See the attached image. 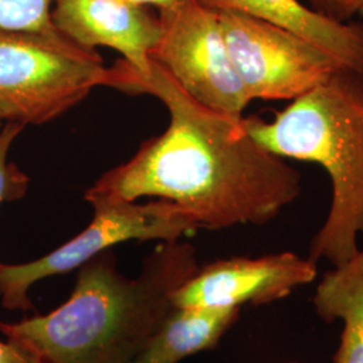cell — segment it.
Masks as SVG:
<instances>
[{
  "instance_id": "277c9868",
  "label": "cell",
  "mask_w": 363,
  "mask_h": 363,
  "mask_svg": "<svg viewBox=\"0 0 363 363\" xmlns=\"http://www.w3.org/2000/svg\"><path fill=\"white\" fill-rule=\"evenodd\" d=\"M108 67L96 50L62 37L0 31V120L42 125L105 86Z\"/></svg>"
},
{
  "instance_id": "30bf717a",
  "label": "cell",
  "mask_w": 363,
  "mask_h": 363,
  "mask_svg": "<svg viewBox=\"0 0 363 363\" xmlns=\"http://www.w3.org/2000/svg\"><path fill=\"white\" fill-rule=\"evenodd\" d=\"M213 11L244 13L318 46L345 70L363 76V25L337 22L298 0H195Z\"/></svg>"
},
{
  "instance_id": "8fae6325",
  "label": "cell",
  "mask_w": 363,
  "mask_h": 363,
  "mask_svg": "<svg viewBox=\"0 0 363 363\" xmlns=\"http://www.w3.org/2000/svg\"><path fill=\"white\" fill-rule=\"evenodd\" d=\"M240 313L241 308L174 307L130 363H179L211 350Z\"/></svg>"
},
{
  "instance_id": "7c38bea8",
  "label": "cell",
  "mask_w": 363,
  "mask_h": 363,
  "mask_svg": "<svg viewBox=\"0 0 363 363\" xmlns=\"http://www.w3.org/2000/svg\"><path fill=\"white\" fill-rule=\"evenodd\" d=\"M312 303L325 323L343 325L334 363H363V247L323 274Z\"/></svg>"
},
{
  "instance_id": "ba28073f",
  "label": "cell",
  "mask_w": 363,
  "mask_h": 363,
  "mask_svg": "<svg viewBox=\"0 0 363 363\" xmlns=\"http://www.w3.org/2000/svg\"><path fill=\"white\" fill-rule=\"evenodd\" d=\"M316 276L318 262L294 252L217 259L199 267L174 294V307L241 308L244 304H271L311 284Z\"/></svg>"
},
{
  "instance_id": "7a4b0ae2",
  "label": "cell",
  "mask_w": 363,
  "mask_h": 363,
  "mask_svg": "<svg viewBox=\"0 0 363 363\" xmlns=\"http://www.w3.org/2000/svg\"><path fill=\"white\" fill-rule=\"evenodd\" d=\"M199 269L195 249L162 241L135 279L108 250L79 267L72 295L46 315L0 322L6 339L42 363H130L174 308V294Z\"/></svg>"
},
{
  "instance_id": "3957f363",
  "label": "cell",
  "mask_w": 363,
  "mask_h": 363,
  "mask_svg": "<svg viewBox=\"0 0 363 363\" xmlns=\"http://www.w3.org/2000/svg\"><path fill=\"white\" fill-rule=\"evenodd\" d=\"M247 133L283 159L316 163L331 182V203L308 257L337 267L363 235V76L340 70L267 121L244 117Z\"/></svg>"
},
{
  "instance_id": "ac0fdd59",
  "label": "cell",
  "mask_w": 363,
  "mask_h": 363,
  "mask_svg": "<svg viewBox=\"0 0 363 363\" xmlns=\"http://www.w3.org/2000/svg\"><path fill=\"white\" fill-rule=\"evenodd\" d=\"M358 15H361L363 18V4L361 6V9H359V11H358Z\"/></svg>"
},
{
  "instance_id": "2e32d148",
  "label": "cell",
  "mask_w": 363,
  "mask_h": 363,
  "mask_svg": "<svg viewBox=\"0 0 363 363\" xmlns=\"http://www.w3.org/2000/svg\"><path fill=\"white\" fill-rule=\"evenodd\" d=\"M0 363H42L11 340H0Z\"/></svg>"
},
{
  "instance_id": "e0dca14e",
  "label": "cell",
  "mask_w": 363,
  "mask_h": 363,
  "mask_svg": "<svg viewBox=\"0 0 363 363\" xmlns=\"http://www.w3.org/2000/svg\"><path fill=\"white\" fill-rule=\"evenodd\" d=\"M135 6H143V7H156L157 10H162V9H167L174 6L175 3L181 1V0H127Z\"/></svg>"
},
{
  "instance_id": "5bb4252c",
  "label": "cell",
  "mask_w": 363,
  "mask_h": 363,
  "mask_svg": "<svg viewBox=\"0 0 363 363\" xmlns=\"http://www.w3.org/2000/svg\"><path fill=\"white\" fill-rule=\"evenodd\" d=\"M23 130L25 125L16 123H4L0 128V206L22 199L28 189V177L9 162L11 145Z\"/></svg>"
},
{
  "instance_id": "9a60e30c",
  "label": "cell",
  "mask_w": 363,
  "mask_h": 363,
  "mask_svg": "<svg viewBox=\"0 0 363 363\" xmlns=\"http://www.w3.org/2000/svg\"><path fill=\"white\" fill-rule=\"evenodd\" d=\"M310 7L337 22H350L358 15L363 0H308Z\"/></svg>"
},
{
  "instance_id": "4fadbf2b",
  "label": "cell",
  "mask_w": 363,
  "mask_h": 363,
  "mask_svg": "<svg viewBox=\"0 0 363 363\" xmlns=\"http://www.w3.org/2000/svg\"><path fill=\"white\" fill-rule=\"evenodd\" d=\"M54 1L0 0V31L62 37L64 34L52 22Z\"/></svg>"
},
{
  "instance_id": "8992f818",
  "label": "cell",
  "mask_w": 363,
  "mask_h": 363,
  "mask_svg": "<svg viewBox=\"0 0 363 363\" xmlns=\"http://www.w3.org/2000/svg\"><path fill=\"white\" fill-rule=\"evenodd\" d=\"M157 15L160 30L151 60L198 103L242 116L252 100L235 73L217 11L181 0Z\"/></svg>"
},
{
  "instance_id": "9c48e42d",
  "label": "cell",
  "mask_w": 363,
  "mask_h": 363,
  "mask_svg": "<svg viewBox=\"0 0 363 363\" xmlns=\"http://www.w3.org/2000/svg\"><path fill=\"white\" fill-rule=\"evenodd\" d=\"M55 27L78 46L117 50L133 69L145 72L159 38V15L127 0H55Z\"/></svg>"
},
{
  "instance_id": "52a82bcc",
  "label": "cell",
  "mask_w": 363,
  "mask_h": 363,
  "mask_svg": "<svg viewBox=\"0 0 363 363\" xmlns=\"http://www.w3.org/2000/svg\"><path fill=\"white\" fill-rule=\"evenodd\" d=\"M217 13L235 73L250 100L294 101L345 70L327 52L286 28L244 13Z\"/></svg>"
},
{
  "instance_id": "6da1fadb",
  "label": "cell",
  "mask_w": 363,
  "mask_h": 363,
  "mask_svg": "<svg viewBox=\"0 0 363 363\" xmlns=\"http://www.w3.org/2000/svg\"><path fill=\"white\" fill-rule=\"evenodd\" d=\"M105 86L157 97L169 112L162 135L142 144L124 164L109 169L85 201H169L199 229L265 225L298 199L300 171L259 145L244 116L213 111L189 96L152 61L138 72L120 60L108 67Z\"/></svg>"
},
{
  "instance_id": "d6986e66",
  "label": "cell",
  "mask_w": 363,
  "mask_h": 363,
  "mask_svg": "<svg viewBox=\"0 0 363 363\" xmlns=\"http://www.w3.org/2000/svg\"><path fill=\"white\" fill-rule=\"evenodd\" d=\"M3 124H4V123H3V121H1V120H0V128H1V127H3Z\"/></svg>"
},
{
  "instance_id": "5b68a950",
  "label": "cell",
  "mask_w": 363,
  "mask_h": 363,
  "mask_svg": "<svg viewBox=\"0 0 363 363\" xmlns=\"http://www.w3.org/2000/svg\"><path fill=\"white\" fill-rule=\"evenodd\" d=\"M93 220L81 233L50 253L23 264L0 262V298L9 311L33 310L31 286L43 279L77 269L111 247L132 241H174L199 230V226L178 205L154 199L89 202Z\"/></svg>"
}]
</instances>
